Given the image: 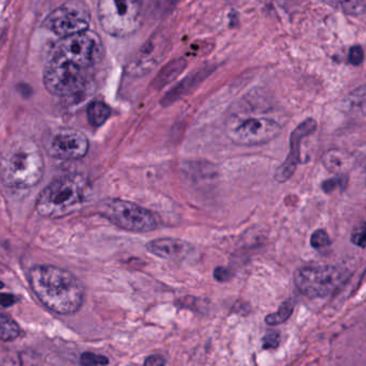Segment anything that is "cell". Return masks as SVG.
Returning a JSON list of instances; mask_svg holds the SVG:
<instances>
[{
  "label": "cell",
  "instance_id": "cell-1",
  "mask_svg": "<svg viewBox=\"0 0 366 366\" xmlns=\"http://www.w3.org/2000/svg\"><path fill=\"white\" fill-rule=\"evenodd\" d=\"M28 280L39 301L54 313L71 315L84 303V286L65 269L40 265L29 271Z\"/></svg>",
  "mask_w": 366,
  "mask_h": 366
},
{
  "label": "cell",
  "instance_id": "cell-2",
  "mask_svg": "<svg viewBox=\"0 0 366 366\" xmlns=\"http://www.w3.org/2000/svg\"><path fill=\"white\" fill-rule=\"evenodd\" d=\"M6 185L24 190L36 187L44 174V159L40 147L29 139L13 141L0 162Z\"/></svg>",
  "mask_w": 366,
  "mask_h": 366
},
{
  "label": "cell",
  "instance_id": "cell-3",
  "mask_svg": "<svg viewBox=\"0 0 366 366\" xmlns=\"http://www.w3.org/2000/svg\"><path fill=\"white\" fill-rule=\"evenodd\" d=\"M86 191L87 181L83 176L65 175L56 178L39 195L37 211L45 218H63L81 206Z\"/></svg>",
  "mask_w": 366,
  "mask_h": 366
},
{
  "label": "cell",
  "instance_id": "cell-4",
  "mask_svg": "<svg viewBox=\"0 0 366 366\" xmlns=\"http://www.w3.org/2000/svg\"><path fill=\"white\" fill-rule=\"evenodd\" d=\"M282 125L267 115H259L255 110H240L232 114L226 123L228 137L240 146H256L276 139Z\"/></svg>",
  "mask_w": 366,
  "mask_h": 366
},
{
  "label": "cell",
  "instance_id": "cell-5",
  "mask_svg": "<svg viewBox=\"0 0 366 366\" xmlns=\"http://www.w3.org/2000/svg\"><path fill=\"white\" fill-rule=\"evenodd\" d=\"M143 0H99L98 17L106 34L116 38L132 36L141 22Z\"/></svg>",
  "mask_w": 366,
  "mask_h": 366
},
{
  "label": "cell",
  "instance_id": "cell-6",
  "mask_svg": "<svg viewBox=\"0 0 366 366\" xmlns=\"http://www.w3.org/2000/svg\"><path fill=\"white\" fill-rule=\"evenodd\" d=\"M102 57V41L98 34L89 30L83 34L60 39L52 56L54 59L87 71L94 68Z\"/></svg>",
  "mask_w": 366,
  "mask_h": 366
},
{
  "label": "cell",
  "instance_id": "cell-7",
  "mask_svg": "<svg viewBox=\"0 0 366 366\" xmlns=\"http://www.w3.org/2000/svg\"><path fill=\"white\" fill-rule=\"evenodd\" d=\"M100 212L114 225L128 232H148L158 227L154 213L132 201L108 199L101 205Z\"/></svg>",
  "mask_w": 366,
  "mask_h": 366
},
{
  "label": "cell",
  "instance_id": "cell-8",
  "mask_svg": "<svg viewBox=\"0 0 366 366\" xmlns=\"http://www.w3.org/2000/svg\"><path fill=\"white\" fill-rule=\"evenodd\" d=\"M348 276L347 271L338 267H303L294 272V282L302 294L313 299L333 294Z\"/></svg>",
  "mask_w": 366,
  "mask_h": 366
},
{
  "label": "cell",
  "instance_id": "cell-9",
  "mask_svg": "<svg viewBox=\"0 0 366 366\" xmlns=\"http://www.w3.org/2000/svg\"><path fill=\"white\" fill-rule=\"evenodd\" d=\"M43 81L50 94L61 98H74L86 91L89 71L50 58L44 70Z\"/></svg>",
  "mask_w": 366,
  "mask_h": 366
},
{
  "label": "cell",
  "instance_id": "cell-10",
  "mask_svg": "<svg viewBox=\"0 0 366 366\" xmlns=\"http://www.w3.org/2000/svg\"><path fill=\"white\" fill-rule=\"evenodd\" d=\"M88 7L79 0H69L54 10L45 21L46 27L60 39L88 32L90 25Z\"/></svg>",
  "mask_w": 366,
  "mask_h": 366
},
{
  "label": "cell",
  "instance_id": "cell-11",
  "mask_svg": "<svg viewBox=\"0 0 366 366\" xmlns=\"http://www.w3.org/2000/svg\"><path fill=\"white\" fill-rule=\"evenodd\" d=\"M43 147L52 158L79 160L88 152L89 141L79 130L58 128L48 132L43 139Z\"/></svg>",
  "mask_w": 366,
  "mask_h": 366
},
{
  "label": "cell",
  "instance_id": "cell-12",
  "mask_svg": "<svg viewBox=\"0 0 366 366\" xmlns=\"http://www.w3.org/2000/svg\"><path fill=\"white\" fill-rule=\"evenodd\" d=\"M316 129L317 122L309 118L294 130L290 136L289 154L276 172V179L278 182L287 181L294 175V170L300 162V146L302 139L311 135Z\"/></svg>",
  "mask_w": 366,
  "mask_h": 366
},
{
  "label": "cell",
  "instance_id": "cell-13",
  "mask_svg": "<svg viewBox=\"0 0 366 366\" xmlns=\"http://www.w3.org/2000/svg\"><path fill=\"white\" fill-rule=\"evenodd\" d=\"M147 250L156 256L164 259H182L192 251V247L183 240L174 238H160L147 243Z\"/></svg>",
  "mask_w": 366,
  "mask_h": 366
},
{
  "label": "cell",
  "instance_id": "cell-14",
  "mask_svg": "<svg viewBox=\"0 0 366 366\" xmlns=\"http://www.w3.org/2000/svg\"><path fill=\"white\" fill-rule=\"evenodd\" d=\"M345 108L354 115H366V84L358 87L348 94Z\"/></svg>",
  "mask_w": 366,
  "mask_h": 366
},
{
  "label": "cell",
  "instance_id": "cell-15",
  "mask_svg": "<svg viewBox=\"0 0 366 366\" xmlns=\"http://www.w3.org/2000/svg\"><path fill=\"white\" fill-rule=\"evenodd\" d=\"M110 113L112 110L110 106L100 101H94L89 104L87 108V118H88L89 123L94 128L103 125L110 118Z\"/></svg>",
  "mask_w": 366,
  "mask_h": 366
},
{
  "label": "cell",
  "instance_id": "cell-16",
  "mask_svg": "<svg viewBox=\"0 0 366 366\" xmlns=\"http://www.w3.org/2000/svg\"><path fill=\"white\" fill-rule=\"evenodd\" d=\"M334 9L352 17H359L365 11L363 0H321Z\"/></svg>",
  "mask_w": 366,
  "mask_h": 366
},
{
  "label": "cell",
  "instance_id": "cell-17",
  "mask_svg": "<svg viewBox=\"0 0 366 366\" xmlns=\"http://www.w3.org/2000/svg\"><path fill=\"white\" fill-rule=\"evenodd\" d=\"M21 327L11 317L0 314V342H11L21 335Z\"/></svg>",
  "mask_w": 366,
  "mask_h": 366
},
{
  "label": "cell",
  "instance_id": "cell-18",
  "mask_svg": "<svg viewBox=\"0 0 366 366\" xmlns=\"http://www.w3.org/2000/svg\"><path fill=\"white\" fill-rule=\"evenodd\" d=\"M294 302L292 300H287L281 305L280 309L276 313L270 314L266 317L267 325H278L285 323L294 312Z\"/></svg>",
  "mask_w": 366,
  "mask_h": 366
},
{
  "label": "cell",
  "instance_id": "cell-19",
  "mask_svg": "<svg viewBox=\"0 0 366 366\" xmlns=\"http://www.w3.org/2000/svg\"><path fill=\"white\" fill-rule=\"evenodd\" d=\"M185 63L183 60H177V61L170 63L165 69L161 71L160 77H159V79H156V81H161L162 84H165L170 79L177 77L181 72L182 70L185 69Z\"/></svg>",
  "mask_w": 366,
  "mask_h": 366
},
{
  "label": "cell",
  "instance_id": "cell-20",
  "mask_svg": "<svg viewBox=\"0 0 366 366\" xmlns=\"http://www.w3.org/2000/svg\"><path fill=\"white\" fill-rule=\"evenodd\" d=\"M179 0H151V12L154 17L167 14L177 5Z\"/></svg>",
  "mask_w": 366,
  "mask_h": 366
},
{
  "label": "cell",
  "instance_id": "cell-21",
  "mask_svg": "<svg viewBox=\"0 0 366 366\" xmlns=\"http://www.w3.org/2000/svg\"><path fill=\"white\" fill-rule=\"evenodd\" d=\"M81 366H105L110 363V360L105 356L94 354V352H84L81 356Z\"/></svg>",
  "mask_w": 366,
  "mask_h": 366
},
{
  "label": "cell",
  "instance_id": "cell-22",
  "mask_svg": "<svg viewBox=\"0 0 366 366\" xmlns=\"http://www.w3.org/2000/svg\"><path fill=\"white\" fill-rule=\"evenodd\" d=\"M312 247L315 249H321V247H328L331 244L330 238L325 230H319L314 232L311 237Z\"/></svg>",
  "mask_w": 366,
  "mask_h": 366
},
{
  "label": "cell",
  "instance_id": "cell-23",
  "mask_svg": "<svg viewBox=\"0 0 366 366\" xmlns=\"http://www.w3.org/2000/svg\"><path fill=\"white\" fill-rule=\"evenodd\" d=\"M280 333L273 331L265 335V338H263V346L265 349H276L280 346Z\"/></svg>",
  "mask_w": 366,
  "mask_h": 366
},
{
  "label": "cell",
  "instance_id": "cell-24",
  "mask_svg": "<svg viewBox=\"0 0 366 366\" xmlns=\"http://www.w3.org/2000/svg\"><path fill=\"white\" fill-rule=\"evenodd\" d=\"M352 243L360 247H366V223L356 228L352 232Z\"/></svg>",
  "mask_w": 366,
  "mask_h": 366
},
{
  "label": "cell",
  "instance_id": "cell-25",
  "mask_svg": "<svg viewBox=\"0 0 366 366\" xmlns=\"http://www.w3.org/2000/svg\"><path fill=\"white\" fill-rule=\"evenodd\" d=\"M348 60L352 65H360L364 61V50L360 45L350 48Z\"/></svg>",
  "mask_w": 366,
  "mask_h": 366
},
{
  "label": "cell",
  "instance_id": "cell-26",
  "mask_svg": "<svg viewBox=\"0 0 366 366\" xmlns=\"http://www.w3.org/2000/svg\"><path fill=\"white\" fill-rule=\"evenodd\" d=\"M165 358L160 354H152L150 357L147 358L144 366H165Z\"/></svg>",
  "mask_w": 366,
  "mask_h": 366
},
{
  "label": "cell",
  "instance_id": "cell-27",
  "mask_svg": "<svg viewBox=\"0 0 366 366\" xmlns=\"http://www.w3.org/2000/svg\"><path fill=\"white\" fill-rule=\"evenodd\" d=\"M17 298L12 294H0V305L9 307L17 303Z\"/></svg>",
  "mask_w": 366,
  "mask_h": 366
},
{
  "label": "cell",
  "instance_id": "cell-28",
  "mask_svg": "<svg viewBox=\"0 0 366 366\" xmlns=\"http://www.w3.org/2000/svg\"><path fill=\"white\" fill-rule=\"evenodd\" d=\"M214 276H216V280L221 281V282H224V281L227 280L230 276H228V271L224 268H218L214 272Z\"/></svg>",
  "mask_w": 366,
  "mask_h": 366
},
{
  "label": "cell",
  "instance_id": "cell-29",
  "mask_svg": "<svg viewBox=\"0 0 366 366\" xmlns=\"http://www.w3.org/2000/svg\"><path fill=\"white\" fill-rule=\"evenodd\" d=\"M3 286H5V285H3V282H0V289H1V288L3 287Z\"/></svg>",
  "mask_w": 366,
  "mask_h": 366
}]
</instances>
